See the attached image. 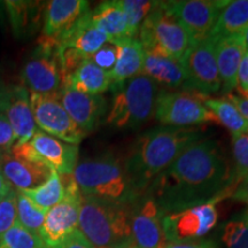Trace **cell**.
I'll return each instance as SVG.
<instances>
[{"instance_id": "cell-1", "label": "cell", "mask_w": 248, "mask_h": 248, "mask_svg": "<svg viewBox=\"0 0 248 248\" xmlns=\"http://www.w3.org/2000/svg\"><path fill=\"white\" fill-rule=\"evenodd\" d=\"M232 192V171L221 147L213 139H201L154 179L146 194L168 214L219 201Z\"/></svg>"}, {"instance_id": "cell-2", "label": "cell", "mask_w": 248, "mask_h": 248, "mask_svg": "<svg viewBox=\"0 0 248 248\" xmlns=\"http://www.w3.org/2000/svg\"><path fill=\"white\" fill-rule=\"evenodd\" d=\"M203 133L194 128L161 125L144 132L136 139L123 167L133 190L138 195L146 194L150 185L179 154Z\"/></svg>"}, {"instance_id": "cell-3", "label": "cell", "mask_w": 248, "mask_h": 248, "mask_svg": "<svg viewBox=\"0 0 248 248\" xmlns=\"http://www.w3.org/2000/svg\"><path fill=\"white\" fill-rule=\"evenodd\" d=\"M78 230L93 248H131L130 204L82 195Z\"/></svg>"}, {"instance_id": "cell-4", "label": "cell", "mask_w": 248, "mask_h": 248, "mask_svg": "<svg viewBox=\"0 0 248 248\" xmlns=\"http://www.w3.org/2000/svg\"><path fill=\"white\" fill-rule=\"evenodd\" d=\"M73 176L85 197L122 204H131L140 198L133 190L123 164L110 153L77 163Z\"/></svg>"}, {"instance_id": "cell-5", "label": "cell", "mask_w": 248, "mask_h": 248, "mask_svg": "<svg viewBox=\"0 0 248 248\" xmlns=\"http://www.w3.org/2000/svg\"><path fill=\"white\" fill-rule=\"evenodd\" d=\"M113 92V102L106 119L108 125L121 130H135L154 115L160 88L150 77H132Z\"/></svg>"}, {"instance_id": "cell-6", "label": "cell", "mask_w": 248, "mask_h": 248, "mask_svg": "<svg viewBox=\"0 0 248 248\" xmlns=\"http://www.w3.org/2000/svg\"><path fill=\"white\" fill-rule=\"evenodd\" d=\"M139 40L146 53L181 60L192 44L188 32L166 1H156L139 28Z\"/></svg>"}, {"instance_id": "cell-7", "label": "cell", "mask_w": 248, "mask_h": 248, "mask_svg": "<svg viewBox=\"0 0 248 248\" xmlns=\"http://www.w3.org/2000/svg\"><path fill=\"white\" fill-rule=\"evenodd\" d=\"M21 79L29 92L52 95L60 91L62 77L55 39L42 36L38 46L24 63Z\"/></svg>"}, {"instance_id": "cell-8", "label": "cell", "mask_w": 248, "mask_h": 248, "mask_svg": "<svg viewBox=\"0 0 248 248\" xmlns=\"http://www.w3.org/2000/svg\"><path fill=\"white\" fill-rule=\"evenodd\" d=\"M60 177L63 184L64 197L46 213L44 224L39 232L43 246L46 247L59 246L78 226L82 193L73 173L60 175Z\"/></svg>"}, {"instance_id": "cell-9", "label": "cell", "mask_w": 248, "mask_h": 248, "mask_svg": "<svg viewBox=\"0 0 248 248\" xmlns=\"http://www.w3.org/2000/svg\"><path fill=\"white\" fill-rule=\"evenodd\" d=\"M216 39L207 37L192 43L179 63L186 74V91L209 95L221 90V78L216 63Z\"/></svg>"}, {"instance_id": "cell-10", "label": "cell", "mask_w": 248, "mask_h": 248, "mask_svg": "<svg viewBox=\"0 0 248 248\" xmlns=\"http://www.w3.org/2000/svg\"><path fill=\"white\" fill-rule=\"evenodd\" d=\"M198 93L170 92L160 90L155 102L154 116L161 124L176 128H188L198 124L215 122L216 117L203 105Z\"/></svg>"}, {"instance_id": "cell-11", "label": "cell", "mask_w": 248, "mask_h": 248, "mask_svg": "<svg viewBox=\"0 0 248 248\" xmlns=\"http://www.w3.org/2000/svg\"><path fill=\"white\" fill-rule=\"evenodd\" d=\"M9 151L26 159L44 163L59 175H71L78 161V146L62 141L42 130H37L26 144L14 145Z\"/></svg>"}, {"instance_id": "cell-12", "label": "cell", "mask_w": 248, "mask_h": 248, "mask_svg": "<svg viewBox=\"0 0 248 248\" xmlns=\"http://www.w3.org/2000/svg\"><path fill=\"white\" fill-rule=\"evenodd\" d=\"M57 94L46 95L29 92L33 119L42 131L68 144L78 146L84 137V132L68 115Z\"/></svg>"}, {"instance_id": "cell-13", "label": "cell", "mask_w": 248, "mask_h": 248, "mask_svg": "<svg viewBox=\"0 0 248 248\" xmlns=\"http://www.w3.org/2000/svg\"><path fill=\"white\" fill-rule=\"evenodd\" d=\"M217 202L214 200L181 212L164 214L162 228L167 243L193 240L208 233L218 218Z\"/></svg>"}, {"instance_id": "cell-14", "label": "cell", "mask_w": 248, "mask_h": 248, "mask_svg": "<svg viewBox=\"0 0 248 248\" xmlns=\"http://www.w3.org/2000/svg\"><path fill=\"white\" fill-rule=\"evenodd\" d=\"M164 213L147 194L130 204V225L136 248H164L167 239L162 228Z\"/></svg>"}, {"instance_id": "cell-15", "label": "cell", "mask_w": 248, "mask_h": 248, "mask_svg": "<svg viewBox=\"0 0 248 248\" xmlns=\"http://www.w3.org/2000/svg\"><path fill=\"white\" fill-rule=\"evenodd\" d=\"M166 4L187 31L192 43H195L209 37L219 13L228 4V1L182 0V1H166Z\"/></svg>"}, {"instance_id": "cell-16", "label": "cell", "mask_w": 248, "mask_h": 248, "mask_svg": "<svg viewBox=\"0 0 248 248\" xmlns=\"http://www.w3.org/2000/svg\"><path fill=\"white\" fill-rule=\"evenodd\" d=\"M57 95L68 115L84 133L94 131L107 114V100L100 94H86L61 88Z\"/></svg>"}, {"instance_id": "cell-17", "label": "cell", "mask_w": 248, "mask_h": 248, "mask_svg": "<svg viewBox=\"0 0 248 248\" xmlns=\"http://www.w3.org/2000/svg\"><path fill=\"white\" fill-rule=\"evenodd\" d=\"M0 168L5 178L17 191L32 190L47 181L52 175L49 167L6 151L1 154Z\"/></svg>"}, {"instance_id": "cell-18", "label": "cell", "mask_w": 248, "mask_h": 248, "mask_svg": "<svg viewBox=\"0 0 248 248\" xmlns=\"http://www.w3.org/2000/svg\"><path fill=\"white\" fill-rule=\"evenodd\" d=\"M247 52L244 35H233L216 39V63L221 78V89L230 93L238 86V70L245 53Z\"/></svg>"}, {"instance_id": "cell-19", "label": "cell", "mask_w": 248, "mask_h": 248, "mask_svg": "<svg viewBox=\"0 0 248 248\" xmlns=\"http://www.w3.org/2000/svg\"><path fill=\"white\" fill-rule=\"evenodd\" d=\"M90 11L85 0H52L46 6L43 36L58 39Z\"/></svg>"}, {"instance_id": "cell-20", "label": "cell", "mask_w": 248, "mask_h": 248, "mask_svg": "<svg viewBox=\"0 0 248 248\" xmlns=\"http://www.w3.org/2000/svg\"><path fill=\"white\" fill-rule=\"evenodd\" d=\"M5 115L15 135V145H23L33 137L37 124L30 106L29 91L24 86H9V100Z\"/></svg>"}, {"instance_id": "cell-21", "label": "cell", "mask_w": 248, "mask_h": 248, "mask_svg": "<svg viewBox=\"0 0 248 248\" xmlns=\"http://www.w3.org/2000/svg\"><path fill=\"white\" fill-rule=\"evenodd\" d=\"M60 48L75 49L85 58H91L102 46L108 43L105 33L93 26L91 11L80 17L74 27L63 33L60 38L55 39Z\"/></svg>"}, {"instance_id": "cell-22", "label": "cell", "mask_w": 248, "mask_h": 248, "mask_svg": "<svg viewBox=\"0 0 248 248\" xmlns=\"http://www.w3.org/2000/svg\"><path fill=\"white\" fill-rule=\"evenodd\" d=\"M113 44L116 46L117 58L115 66L109 71L111 91L132 77L140 75L146 57V52L137 37L122 38Z\"/></svg>"}, {"instance_id": "cell-23", "label": "cell", "mask_w": 248, "mask_h": 248, "mask_svg": "<svg viewBox=\"0 0 248 248\" xmlns=\"http://www.w3.org/2000/svg\"><path fill=\"white\" fill-rule=\"evenodd\" d=\"M61 88L75 90L86 94H101L111 88L110 74L98 67L89 58L73 74L62 79Z\"/></svg>"}, {"instance_id": "cell-24", "label": "cell", "mask_w": 248, "mask_h": 248, "mask_svg": "<svg viewBox=\"0 0 248 248\" xmlns=\"http://www.w3.org/2000/svg\"><path fill=\"white\" fill-rule=\"evenodd\" d=\"M140 75L150 77L157 85L168 89L185 90L187 82L179 61L154 53H146Z\"/></svg>"}, {"instance_id": "cell-25", "label": "cell", "mask_w": 248, "mask_h": 248, "mask_svg": "<svg viewBox=\"0 0 248 248\" xmlns=\"http://www.w3.org/2000/svg\"><path fill=\"white\" fill-rule=\"evenodd\" d=\"M93 26L107 36L108 43L129 38L128 23L119 1H104L91 11Z\"/></svg>"}, {"instance_id": "cell-26", "label": "cell", "mask_w": 248, "mask_h": 248, "mask_svg": "<svg viewBox=\"0 0 248 248\" xmlns=\"http://www.w3.org/2000/svg\"><path fill=\"white\" fill-rule=\"evenodd\" d=\"M2 4L7 11L9 24L16 38H26L35 32L39 24V2L9 0Z\"/></svg>"}, {"instance_id": "cell-27", "label": "cell", "mask_w": 248, "mask_h": 248, "mask_svg": "<svg viewBox=\"0 0 248 248\" xmlns=\"http://www.w3.org/2000/svg\"><path fill=\"white\" fill-rule=\"evenodd\" d=\"M248 27V0L228 1L218 15L209 37L214 39L244 35Z\"/></svg>"}, {"instance_id": "cell-28", "label": "cell", "mask_w": 248, "mask_h": 248, "mask_svg": "<svg viewBox=\"0 0 248 248\" xmlns=\"http://www.w3.org/2000/svg\"><path fill=\"white\" fill-rule=\"evenodd\" d=\"M203 105L214 114L217 123H221L232 135L248 133V123L239 110L228 99H202Z\"/></svg>"}, {"instance_id": "cell-29", "label": "cell", "mask_w": 248, "mask_h": 248, "mask_svg": "<svg viewBox=\"0 0 248 248\" xmlns=\"http://www.w3.org/2000/svg\"><path fill=\"white\" fill-rule=\"evenodd\" d=\"M20 192H22L40 209L46 210V212H48L52 207L60 202L64 197V188L61 177L54 170L44 184L32 188V190H24Z\"/></svg>"}, {"instance_id": "cell-30", "label": "cell", "mask_w": 248, "mask_h": 248, "mask_svg": "<svg viewBox=\"0 0 248 248\" xmlns=\"http://www.w3.org/2000/svg\"><path fill=\"white\" fill-rule=\"evenodd\" d=\"M46 210L40 209L38 206L27 198L22 192L16 190V216L17 222L24 229L38 234L44 224Z\"/></svg>"}, {"instance_id": "cell-31", "label": "cell", "mask_w": 248, "mask_h": 248, "mask_svg": "<svg viewBox=\"0 0 248 248\" xmlns=\"http://www.w3.org/2000/svg\"><path fill=\"white\" fill-rule=\"evenodd\" d=\"M128 23L129 38H136L139 28L153 9L156 1H146V0H120Z\"/></svg>"}, {"instance_id": "cell-32", "label": "cell", "mask_w": 248, "mask_h": 248, "mask_svg": "<svg viewBox=\"0 0 248 248\" xmlns=\"http://www.w3.org/2000/svg\"><path fill=\"white\" fill-rule=\"evenodd\" d=\"M0 248H43V241L38 234L24 229L16 221L0 238Z\"/></svg>"}, {"instance_id": "cell-33", "label": "cell", "mask_w": 248, "mask_h": 248, "mask_svg": "<svg viewBox=\"0 0 248 248\" xmlns=\"http://www.w3.org/2000/svg\"><path fill=\"white\" fill-rule=\"evenodd\" d=\"M232 153L234 171L232 172V191L248 176V133L232 135ZM233 193V192H232Z\"/></svg>"}, {"instance_id": "cell-34", "label": "cell", "mask_w": 248, "mask_h": 248, "mask_svg": "<svg viewBox=\"0 0 248 248\" xmlns=\"http://www.w3.org/2000/svg\"><path fill=\"white\" fill-rule=\"evenodd\" d=\"M222 241L226 248H248V224L243 218L233 219L224 225Z\"/></svg>"}, {"instance_id": "cell-35", "label": "cell", "mask_w": 248, "mask_h": 248, "mask_svg": "<svg viewBox=\"0 0 248 248\" xmlns=\"http://www.w3.org/2000/svg\"><path fill=\"white\" fill-rule=\"evenodd\" d=\"M16 221V190L13 188L6 197L0 199V238Z\"/></svg>"}, {"instance_id": "cell-36", "label": "cell", "mask_w": 248, "mask_h": 248, "mask_svg": "<svg viewBox=\"0 0 248 248\" xmlns=\"http://www.w3.org/2000/svg\"><path fill=\"white\" fill-rule=\"evenodd\" d=\"M116 58H117L116 46L111 44V43H106V44L102 46L98 52H95V53L93 54L90 59H91V60L94 62L98 67H100L101 69L110 71L114 68V66H115Z\"/></svg>"}, {"instance_id": "cell-37", "label": "cell", "mask_w": 248, "mask_h": 248, "mask_svg": "<svg viewBox=\"0 0 248 248\" xmlns=\"http://www.w3.org/2000/svg\"><path fill=\"white\" fill-rule=\"evenodd\" d=\"M15 145V135L5 113H0V148L9 151Z\"/></svg>"}, {"instance_id": "cell-38", "label": "cell", "mask_w": 248, "mask_h": 248, "mask_svg": "<svg viewBox=\"0 0 248 248\" xmlns=\"http://www.w3.org/2000/svg\"><path fill=\"white\" fill-rule=\"evenodd\" d=\"M43 248H93L89 240L84 237V234L80 232L78 229L71 233L69 237L67 238L63 243L55 247H46L43 246Z\"/></svg>"}, {"instance_id": "cell-39", "label": "cell", "mask_w": 248, "mask_h": 248, "mask_svg": "<svg viewBox=\"0 0 248 248\" xmlns=\"http://www.w3.org/2000/svg\"><path fill=\"white\" fill-rule=\"evenodd\" d=\"M238 86L241 95H248V51L245 53L238 70Z\"/></svg>"}, {"instance_id": "cell-40", "label": "cell", "mask_w": 248, "mask_h": 248, "mask_svg": "<svg viewBox=\"0 0 248 248\" xmlns=\"http://www.w3.org/2000/svg\"><path fill=\"white\" fill-rule=\"evenodd\" d=\"M164 248H216V245L212 240H188L168 243Z\"/></svg>"}, {"instance_id": "cell-41", "label": "cell", "mask_w": 248, "mask_h": 248, "mask_svg": "<svg viewBox=\"0 0 248 248\" xmlns=\"http://www.w3.org/2000/svg\"><path fill=\"white\" fill-rule=\"evenodd\" d=\"M226 99L234 105L235 108L239 110V113L243 115L244 119L246 120L248 123V95H241V94L235 95V94H231V93H229L228 98Z\"/></svg>"}, {"instance_id": "cell-42", "label": "cell", "mask_w": 248, "mask_h": 248, "mask_svg": "<svg viewBox=\"0 0 248 248\" xmlns=\"http://www.w3.org/2000/svg\"><path fill=\"white\" fill-rule=\"evenodd\" d=\"M231 198L232 199L239 201V202L248 204V176H246V177L237 185V187L234 188Z\"/></svg>"}, {"instance_id": "cell-43", "label": "cell", "mask_w": 248, "mask_h": 248, "mask_svg": "<svg viewBox=\"0 0 248 248\" xmlns=\"http://www.w3.org/2000/svg\"><path fill=\"white\" fill-rule=\"evenodd\" d=\"M12 190H13V187L7 182V179L5 178L4 173L1 171V168H0V199L6 197Z\"/></svg>"}, {"instance_id": "cell-44", "label": "cell", "mask_w": 248, "mask_h": 248, "mask_svg": "<svg viewBox=\"0 0 248 248\" xmlns=\"http://www.w3.org/2000/svg\"><path fill=\"white\" fill-rule=\"evenodd\" d=\"M9 100V86L0 91V113H5Z\"/></svg>"}, {"instance_id": "cell-45", "label": "cell", "mask_w": 248, "mask_h": 248, "mask_svg": "<svg viewBox=\"0 0 248 248\" xmlns=\"http://www.w3.org/2000/svg\"><path fill=\"white\" fill-rule=\"evenodd\" d=\"M244 37H245V43H246V47H247V51H248V27H247V29L245 30Z\"/></svg>"}, {"instance_id": "cell-46", "label": "cell", "mask_w": 248, "mask_h": 248, "mask_svg": "<svg viewBox=\"0 0 248 248\" xmlns=\"http://www.w3.org/2000/svg\"><path fill=\"white\" fill-rule=\"evenodd\" d=\"M6 88H7V86H5V85H4V83H2L1 80H0V91H1V90L6 89Z\"/></svg>"}, {"instance_id": "cell-47", "label": "cell", "mask_w": 248, "mask_h": 248, "mask_svg": "<svg viewBox=\"0 0 248 248\" xmlns=\"http://www.w3.org/2000/svg\"><path fill=\"white\" fill-rule=\"evenodd\" d=\"M0 159H1V153H0Z\"/></svg>"}, {"instance_id": "cell-48", "label": "cell", "mask_w": 248, "mask_h": 248, "mask_svg": "<svg viewBox=\"0 0 248 248\" xmlns=\"http://www.w3.org/2000/svg\"><path fill=\"white\" fill-rule=\"evenodd\" d=\"M131 248H136V247H131Z\"/></svg>"}]
</instances>
